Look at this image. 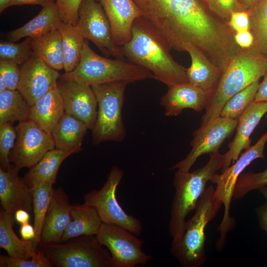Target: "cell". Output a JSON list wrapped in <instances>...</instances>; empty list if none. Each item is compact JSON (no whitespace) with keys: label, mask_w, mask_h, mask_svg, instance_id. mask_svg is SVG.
Segmentation results:
<instances>
[{"label":"cell","mask_w":267,"mask_h":267,"mask_svg":"<svg viewBox=\"0 0 267 267\" xmlns=\"http://www.w3.org/2000/svg\"><path fill=\"white\" fill-rule=\"evenodd\" d=\"M31 107L18 89H6L0 92V125L28 120Z\"/></svg>","instance_id":"f546056e"},{"label":"cell","mask_w":267,"mask_h":267,"mask_svg":"<svg viewBox=\"0 0 267 267\" xmlns=\"http://www.w3.org/2000/svg\"><path fill=\"white\" fill-rule=\"evenodd\" d=\"M228 25L236 32L249 30L250 18L248 11H237L231 14Z\"/></svg>","instance_id":"60d3db41"},{"label":"cell","mask_w":267,"mask_h":267,"mask_svg":"<svg viewBox=\"0 0 267 267\" xmlns=\"http://www.w3.org/2000/svg\"><path fill=\"white\" fill-rule=\"evenodd\" d=\"M71 215L61 242L82 235H96L102 223L95 210L84 203L72 205Z\"/></svg>","instance_id":"4316f807"},{"label":"cell","mask_w":267,"mask_h":267,"mask_svg":"<svg viewBox=\"0 0 267 267\" xmlns=\"http://www.w3.org/2000/svg\"><path fill=\"white\" fill-rule=\"evenodd\" d=\"M209 95L202 89L189 82L168 87L161 96L160 105L166 116H177L186 108L200 112L205 109Z\"/></svg>","instance_id":"ffe728a7"},{"label":"cell","mask_w":267,"mask_h":267,"mask_svg":"<svg viewBox=\"0 0 267 267\" xmlns=\"http://www.w3.org/2000/svg\"><path fill=\"white\" fill-rule=\"evenodd\" d=\"M259 192L264 196L267 201V185L263 186L258 189Z\"/></svg>","instance_id":"816d5d0a"},{"label":"cell","mask_w":267,"mask_h":267,"mask_svg":"<svg viewBox=\"0 0 267 267\" xmlns=\"http://www.w3.org/2000/svg\"><path fill=\"white\" fill-rule=\"evenodd\" d=\"M75 28L84 39L92 42L105 55L125 59L121 47L112 37L108 19L97 0H83Z\"/></svg>","instance_id":"8fae6325"},{"label":"cell","mask_w":267,"mask_h":267,"mask_svg":"<svg viewBox=\"0 0 267 267\" xmlns=\"http://www.w3.org/2000/svg\"><path fill=\"white\" fill-rule=\"evenodd\" d=\"M32 39L35 55L54 70L63 69L62 41L58 29Z\"/></svg>","instance_id":"83f0119b"},{"label":"cell","mask_w":267,"mask_h":267,"mask_svg":"<svg viewBox=\"0 0 267 267\" xmlns=\"http://www.w3.org/2000/svg\"><path fill=\"white\" fill-rule=\"evenodd\" d=\"M53 1L54 0H11L9 7L24 4L40 5L43 7Z\"/></svg>","instance_id":"bcb514c9"},{"label":"cell","mask_w":267,"mask_h":267,"mask_svg":"<svg viewBox=\"0 0 267 267\" xmlns=\"http://www.w3.org/2000/svg\"><path fill=\"white\" fill-rule=\"evenodd\" d=\"M237 123L238 120L219 116L201 125L192 134L190 151L170 170L189 171L200 156L219 151L224 141L236 129Z\"/></svg>","instance_id":"4fadbf2b"},{"label":"cell","mask_w":267,"mask_h":267,"mask_svg":"<svg viewBox=\"0 0 267 267\" xmlns=\"http://www.w3.org/2000/svg\"><path fill=\"white\" fill-rule=\"evenodd\" d=\"M7 89V85L4 77L0 74V93Z\"/></svg>","instance_id":"681fc988"},{"label":"cell","mask_w":267,"mask_h":267,"mask_svg":"<svg viewBox=\"0 0 267 267\" xmlns=\"http://www.w3.org/2000/svg\"><path fill=\"white\" fill-rule=\"evenodd\" d=\"M123 176V171L114 166L100 189L92 190L85 194L84 204L94 209L103 223L121 226L139 235L142 231L141 222L133 215L127 214L116 197L117 188Z\"/></svg>","instance_id":"9c48e42d"},{"label":"cell","mask_w":267,"mask_h":267,"mask_svg":"<svg viewBox=\"0 0 267 267\" xmlns=\"http://www.w3.org/2000/svg\"><path fill=\"white\" fill-rule=\"evenodd\" d=\"M267 142V131L263 134L257 142L246 149L232 165L225 169L221 174L216 173L210 181L216 184L215 189L217 197L224 206V213L217 231L220 236L216 246L222 249L226 241L228 232L234 224V220L230 215V207L237 179L243 170L254 160L265 159L264 150Z\"/></svg>","instance_id":"ba28073f"},{"label":"cell","mask_w":267,"mask_h":267,"mask_svg":"<svg viewBox=\"0 0 267 267\" xmlns=\"http://www.w3.org/2000/svg\"><path fill=\"white\" fill-rule=\"evenodd\" d=\"M72 205L62 188L53 189L39 244L61 242L63 233L71 220Z\"/></svg>","instance_id":"e0dca14e"},{"label":"cell","mask_w":267,"mask_h":267,"mask_svg":"<svg viewBox=\"0 0 267 267\" xmlns=\"http://www.w3.org/2000/svg\"><path fill=\"white\" fill-rule=\"evenodd\" d=\"M29 213L23 209L16 211L14 215L15 222L20 224L29 222L30 216Z\"/></svg>","instance_id":"7dc6e473"},{"label":"cell","mask_w":267,"mask_h":267,"mask_svg":"<svg viewBox=\"0 0 267 267\" xmlns=\"http://www.w3.org/2000/svg\"><path fill=\"white\" fill-rule=\"evenodd\" d=\"M18 90L32 106L39 98L56 88L60 77L58 71L34 55L21 65Z\"/></svg>","instance_id":"9a60e30c"},{"label":"cell","mask_w":267,"mask_h":267,"mask_svg":"<svg viewBox=\"0 0 267 267\" xmlns=\"http://www.w3.org/2000/svg\"><path fill=\"white\" fill-rule=\"evenodd\" d=\"M263 77L262 82L260 83L254 101L267 102V70Z\"/></svg>","instance_id":"7bdbcfd3"},{"label":"cell","mask_w":267,"mask_h":267,"mask_svg":"<svg viewBox=\"0 0 267 267\" xmlns=\"http://www.w3.org/2000/svg\"><path fill=\"white\" fill-rule=\"evenodd\" d=\"M210 155L209 160L203 167L192 172L177 170L175 174V194L169 224V230L173 238L172 243L178 242L180 239L187 216L196 208L208 181L222 167L223 155L219 151Z\"/></svg>","instance_id":"3957f363"},{"label":"cell","mask_w":267,"mask_h":267,"mask_svg":"<svg viewBox=\"0 0 267 267\" xmlns=\"http://www.w3.org/2000/svg\"><path fill=\"white\" fill-rule=\"evenodd\" d=\"M42 251L56 267H113L110 254L95 235H82L64 242L39 244Z\"/></svg>","instance_id":"52a82bcc"},{"label":"cell","mask_w":267,"mask_h":267,"mask_svg":"<svg viewBox=\"0 0 267 267\" xmlns=\"http://www.w3.org/2000/svg\"><path fill=\"white\" fill-rule=\"evenodd\" d=\"M17 137V133L13 124L6 123L0 125V168L3 170L9 169V155Z\"/></svg>","instance_id":"d590c367"},{"label":"cell","mask_w":267,"mask_h":267,"mask_svg":"<svg viewBox=\"0 0 267 267\" xmlns=\"http://www.w3.org/2000/svg\"><path fill=\"white\" fill-rule=\"evenodd\" d=\"M183 49L191 60L190 67L186 68L188 82L204 90L209 97L216 90L222 72L193 44H187Z\"/></svg>","instance_id":"44dd1931"},{"label":"cell","mask_w":267,"mask_h":267,"mask_svg":"<svg viewBox=\"0 0 267 267\" xmlns=\"http://www.w3.org/2000/svg\"><path fill=\"white\" fill-rule=\"evenodd\" d=\"M60 77L89 86L116 81L130 83L154 79L150 71L126 59H112L99 55L87 41L84 42L78 66Z\"/></svg>","instance_id":"277c9868"},{"label":"cell","mask_w":267,"mask_h":267,"mask_svg":"<svg viewBox=\"0 0 267 267\" xmlns=\"http://www.w3.org/2000/svg\"><path fill=\"white\" fill-rule=\"evenodd\" d=\"M83 0H54L63 22L77 25L79 8Z\"/></svg>","instance_id":"f35d334b"},{"label":"cell","mask_w":267,"mask_h":267,"mask_svg":"<svg viewBox=\"0 0 267 267\" xmlns=\"http://www.w3.org/2000/svg\"><path fill=\"white\" fill-rule=\"evenodd\" d=\"M213 13L227 23L232 12L241 11L239 0H206Z\"/></svg>","instance_id":"74e56055"},{"label":"cell","mask_w":267,"mask_h":267,"mask_svg":"<svg viewBox=\"0 0 267 267\" xmlns=\"http://www.w3.org/2000/svg\"><path fill=\"white\" fill-rule=\"evenodd\" d=\"M75 153V151L56 148L48 151L37 164L30 168L23 180L30 187L44 182L54 184L61 164Z\"/></svg>","instance_id":"484cf974"},{"label":"cell","mask_w":267,"mask_h":267,"mask_svg":"<svg viewBox=\"0 0 267 267\" xmlns=\"http://www.w3.org/2000/svg\"><path fill=\"white\" fill-rule=\"evenodd\" d=\"M259 0H239L241 10H248Z\"/></svg>","instance_id":"c3c4849f"},{"label":"cell","mask_w":267,"mask_h":267,"mask_svg":"<svg viewBox=\"0 0 267 267\" xmlns=\"http://www.w3.org/2000/svg\"><path fill=\"white\" fill-rule=\"evenodd\" d=\"M256 212L260 226L267 236V204L257 208Z\"/></svg>","instance_id":"f6af8a7d"},{"label":"cell","mask_w":267,"mask_h":267,"mask_svg":"<svg viewBox=\"0 0 267 267\" xmlns=\"http://www.w3.org/2000/svg\"><path fill=\"white\" fill-rule=\"evenodd\" d=\"M11 0H0V13H2L5 9L9 7Z\"/></svg>","instance_id":"f907efd6"},{"label":"cell","mask_w":267,"mask_h":267,"mask_svg":"<svg viewBox=\"0 0 267 267\" xmlns=\"http://www.w3.org/2000/svg\"><path fill=\"white\" fill-rule=\"evenodd\" d=\"M14 166L7 170L0 168V201L2 209L13 216L23 209L33 210V193L31 188L19 177Z\"/></svg>","instance_id":"d6986e66"},{"label":"cell","mask_w":267,"mask_h":267,"mask_svg":"<svg viewBox=\"0 0 267 267\" xmlns=\"http://www.w3.org/2000/svg\"><path fill=\"white\" fill-rule=\"evenodd\" d=\"M267 185V169L259 173H242L236 183L233 200L243 198L250 191Z\"/></svg>","instance_id":"e575fe53"},{"label":"cell","mask_w":267,"mask_h":267,"mask_svg":"<svg viewBox=\"0 0 267 267\" xmlns=\"http://www.w3.org/2000/svg\"><path fill=\"white\" fill-rule=\"evenodd\" d=\"M53 185L51 183L44 182L30 187L33 193L34 227L36 233L34 242L37 249L40 243L45 215L54 189Z\"/></svg>","instance_id":"4dcf8cb0"},{"label":"cell","mask_w":267,"mask_h":267,"mask_svg":"<svg viewBox=\"0 0 267 267\" xmlns=\"http://www.w3.org/2000/svg\"><path fill=\"white\" fill-rule=\"evenodd\" d=\"M62 22L55 1L42 7L40 12L23 26L7 33V38L15 42L23 38H35L58 29Z\"/></svg>","instance_id":"603a6c76"},{"label":"cell","mask_w":267,"mask_h":267,"mask_svg":"<svg viewBox=\"0 0 267 267\" xmlns=\"http://www.w3.org/2000/svg\"><path fill=\"white\" fill-rule=\"evenodd\" d=\"M249 30L253 35V46L267 56V0H259L248 10Z\"/></svg>","instance_id":"1f68e13d"},{"label":"cell","mask_w":267,"mask_h":267,"mask_svg":"<svg viewBox=\"0 0 267 267\" xmlns=\"http://www.w3.org/2000/svg\"><path fill=\"white\" fill-rule=\"evenodd\" d=\"M259 81L254 82L231 97L222 107L220 116L238 120L254 101L260 84Z\"/></svg>","instance_id":"d6a6232c"},{"label":"cell","mask_w":267,"mask_h":267,"mask_svg":"<svg viewBox=\"0 0 267 267\" xmlns=\"http://www.w3.org/2000/svg\"><path fill=\"white\" fill-rule=\"evenodd\" d=\"M267 113V102L253 101L238 119L236 133L231 142L228 144V150L223 154V171L234 163L243 150L251 146V134L262 117Z\"/></svg>","instance_id":"2e32d148"},{"label":"cell","mask_w":267,"mask_h":267,"mask_svg":"<svg viewBox=\"0 0 267 267\" xmlns=\"http://www.w3.org/2000/svg\"><path fill=\"white\" fill-rule=\"evenodd\" d=\"M101 5L109 21L113 39L122 46L132 37L134 20L142 16L134 0H97Z\"/></svg>","instance_id":"ac0fdd59"},{"label":"cell","mask_w":267,"mask_h":267,"mask_svg":"<svg viewBox=\"0 0 267 267\" xmlns=\"http://www.w3.org/2000/svg\"><path fill=\"white\" fill-rule=\"evenodd\" d=\"M234 39L236 44L241 48H248L253 45L254 38L249 30L236 32Z\"/></svg>","instance_id":"b9f144b4"},{"label":"cell","mask_w":267,"mask_h":267,"mask_svg":"<svg viewBox=\"0 0 267 267\" xmlns=\"http://www.w3.org/2000/svg\"><path fill=\"white\" fill-rule=\"evenodd\" d=\"M57 87L62 97L65 113L93 129L97 116V101L91 86L59 77Z\"/></svg>","instance_id":"5bb4252c"},{"label":"cell","mask_w":267,"mask_h":267,"mask_svg":"<svg viewBox=\"0 0 267 267\" xmlns=\"http://www.w3.org/2000/svg\"><path fill=\"white\" fill-rule=\"evenodd\" d=\"M14 217L3 209L0 211V247L11 257L31 259L38 249L34 240H25L16 235L13 230L15 222Z\"/></svg>","instance_id":"d4e9b609"},{"label":"cell","mask_w":267,"mask_h":267,"mask_svg":"<svg viewBox=\"0 0 267 267\" xmlns=\"http://www.w3.org/2000/svg\"><path fill=\"white\" fill-rule=\"evenodd\" d=\"M267 70V56L253 45L242 48L222 72L216 90L209 97L201 125L219 117L231 97L259 81Z\"/></svg>","instance_id":"7a4b0ae2"},{"label":"cell","mask_w":267,"mask_h":267,"mask_svg":"<svg viewBox=\"0 0 267 267\" xmlns=\"http://www.w3.org/2000/svg\"><path fill=\"white\" fill-rule=\"evenodd\" d=\"M215 189L211 185L205 189L193 216L185 223L181 238L171 244V252L182 267H199L206 261L205 228L222 205Z\"/></svg>","instance_id":"5b68a950"},{"label":"cell","mask_w":267,"mask_h":267,"mask_svg":"<svg viewBox=\"0 0 267 267\" xmlns=\"http://www.w3.org/2000/svg\"><path fill=\"white\" fill-rule=\"evenodd\" d=\"M19 233L21 238L25 240H34L36 236L34 225L29 222L21 224Z\"/></svg>","instance_id":"ee69618b"},{"label":"cell","mask_w":267,"mask_h":267,"mask_svg":"<svg viewBox=\"0 0 267 267\" xmlns=\"http://www.w3.org/2000/svg\"><path fill=\"white\" fill-rule=\"evenodd\" d=\"M134 235L121 226L102 222L95 236L109 250L113 267H134L152 258L143 251L142 241Z\"/></svg>","instance_id":"30bf717a"},{"label":"cell","mask_w":267,"mask_h":267,"mask_svg":"<svg viewBox=\"0 0 267 267\" xmlns=\"http://www.w3.org/2000/svg\"><path fill=\"white\" fill-rule=\"evenodd\" d=\"M89 129L84 122L65 113L51 134L55 148L76 153L81 151L84 137Z\"/></svg>","instance_id":"cb8c5ba5"},{"label":"cell","mask_w":267,"mask_h":267,"mask_svg":"<svg viewBox=\"0 0 267 267\" xmlns=\"http://www.w3.org/2000/svg\"><path fill=\"white\" fill-rule=\"evenodd\" d=\"M0 74L4 77L6 81L7 89H18L21 76L19 65L0 61Z\"/></svg>","instance_id":"ab89813d"},{"label":"cell","mask_w":267,"mask_h":267,"mask_svg":"<svg viewBox=\"0 0 267 267\" xmlns=\"http://www.w3.org/2000/svg\"><path fill=\"white\" fill-rule=\"evenodd\" d=\"M121 47L126 59L150 71L168 87L188 82L186 68L174 59L165 40L142 16L134 20L130 40Z\"/></svg>","instance_id":"6da1fadb"},{"label":"cell","mask_w":267,"mask_h":267,"mask_svg":"<svg viewBox=\"0 0 267 267\" xmlns=\"http://www.w3.org/2000/svg\"><path fill=\"white\" fill-rule=\"evenodd\" d=\"M64 113L63 100L56 87L47 92L31 106L29 119L51 135Z\"/></svg>","instance_id":"7402d4cb"},{"label":"cell","mask_w":267,"mask_h":267,"mask_svg":"<svg viewBox=\"0 0 267 267\" xmlns=\"http://www.w3.org/2000/svg\"><path fill=\"white\" fill-rule=\"evenodd\" d=\"M0 267H52V264L44 253L38 249L31 259H25L0 255Z\"/></svg>","instance_id":"8d00e7d4"},{"label":"cell","mask_w":267,"mask_h":267,"mask_svg":"<svg viewBox=\"0 0 267 267\" xmlns=\"http://www.w3.org/2000/svg\"><path fill=\"white\" fill-rule=\"evenodd\" d=\"M17 137L10 155L16 170L31 168L49 151L55 148L52 135L30 119L19 122L15 127Z\"/></svg>","instance_id":"7c38bea8"},{"label":"cell","mask_w":267,"mask_h":267,"mask_svg":"<svg viewBox=\"0 0 267 267\" xmlns=\"http://www.w3.org/2000/svg\"><path fill=\"white\" fill-rule=\"evenodd\" d=\"M266 122H267V113H266Z\"/></svg>","instance_id":"f5cc1de1"},{"label":"cell","mask_w":267,"mask_h":267,"mask_svg":"<svg viewBox=\"0 0 267 267\" xmlns=\"http://www.w3.org/2000/svg\"><path fill=\"white\" fill-rule=\"evenodd\" d=\"M34 55L32 39L26 38L19 43L1 41L0 43V61L22 65Z\"/></svg>","instance_id":"836d02e7"},{"label":"cell","mask_w":267,"mask_h":267,"mask_svg":"<svg viewBox=\"0 0 267 267\" xmlns=\"http://www.w3.org/2000/svg\"><path fill=\"white\" fill-rule=\"evenodd\" d=\"M129 83L116 81L91 86L98 105L97 119L91 130L94 145L108 141L121 142L126 138L122 111Z\"/></svg>","instance_id":"8992f818"},{"label":"cell","mask_w":267,"mask_h":267,"mask_svg":"<svg viewBox=\"0 0 267 267\" xmlns=\"http://www.w3.org/2000/svg\"><path fill=\"white\" fill-rule=\"evenodd\" d=\"M58 29L62 41L63 69L65 73H68L74 70L80 63L85 39L71 24L62 21Z\"/></svg>","instance_id":"f1b7e54d"}]
</instances>
